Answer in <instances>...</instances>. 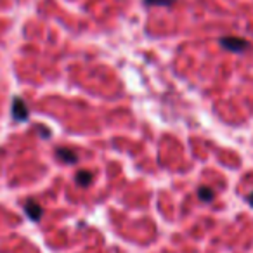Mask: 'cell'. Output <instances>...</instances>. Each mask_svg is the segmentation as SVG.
<instances>
[{"label": "cell", "mask_w": 253, "mask_h": 253, "mask_svg": "<svg viewBox=\"0 0 253 253\" xmlns=\"http://www.w3.org/2000/svg\"><path fill=\"white\" fill-rule=\"evenodd\" d=\"M218 42H220V45L224 47L225 50L234 52V54H245L252 49V43L246 39H241V37H222Z\"/></svg>", "instance_id": "1"}, {"label": "cell", "mask_w": 253, "mask_h": 253, "mask_svg": "<svg viewBox=\"0 0 253 253\" xmlns=\"http://www.w3.org/2000/svg\"><path fill=\"white\" fill-rule=\"evenodd\" d=\"M12 116H14L16 122H26L30 118V111L26 102L21 97H16L12 101Z\"/></svg>", "instance_id": "2"}, {"label": "cell", "mask_w": 253, "mask_h": 253, "mask_svg": "<svg viewBox=\"0 0 253 253\" xmlns=\"http://www.w3.org/2000/svg\"><path fill=\"white\" fill-rule=\"evenodd\" d=\"M56 156L59 162H63L64 165H75L78 162V155L71 149H66V148H57L56 151Z\"/></svg>", "instance_id": "3"}, {"label": "cell", "mask_w": 253, "mask_h": 253, "mask_svg": "<svg viewBox=\"0 0 253 253\" xmlns=\"http://www.w3.org/2000/svg\"><path fill=\"white\" fill-rule=\"evenodd\" d=\"M25 211H26V215H28L32 220H40L42 218V215H43V210H42V207H40L39 203H37L35 200H28L26 201V205H25Z\"/></svg>", "instance_id": "4"}, {"label": "cell", "mask_w": 253, "mask_h": 253, "mask_svg": "<svg viewBox=\"0 0 253 253\" xmlns=\"http://www.w3.org/2000/svg\"><path fill=\"white\" fill-rule=\"evenodd\" d=\"M92 179H94V175H92V172H88V170H80V172H77V184L82 187H88L92 184Z\"/></svg>", "instance_id": "5"}, {"label": "cell", "mask_w": 253, "mask_h": 253, "mask_svg": "<svg viewBox=\"0 0 253 253\" xmlns=\"http://www.w3.org/2000/svg\"><path fill=\"white\" fill-rule=\"evenodd\" d=\"M198 198H200L201 201H205V203H210V201H213L215 193H213V189H211V187L201 186L200 189H198Z\"/></svg>", "instance_id": "6"}, {"label": "cell", "mask_w": 253, "mask_h": 253, "mask_svg": "<svg viewBox=\"0 0 253 253\" xmlns=\"http://www.w3.org/2000/svg\"><path fill=\"white\" fill-rule=\"evenodd\" d=\"M146 5H162V7H170L175 4V0H144Z\"/></svg>", "instance_id": "7"}, {"label": "cell", "mask_w": 253, "mask_h": 253, "mask_svg": "<svg viewBox=\"0 0 253 253\" xmlns=\"http://www.w3.org/2000/svg\"><path fill=\"white\" fill-rule=\"evenodd\" d=\"M246 201H248V205H250V207L253 208V191H252V193L248 194V196H246Z\"/></svg>", "instance_id": "8"}]
</instances>
